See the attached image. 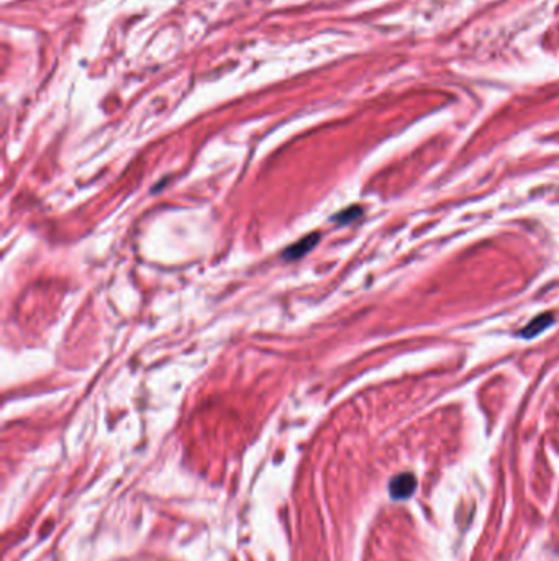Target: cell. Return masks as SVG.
Instances as JSON below:
<instances>
[{"label": "cell", "mask_w": 559, "mask_h": 561, "mask_svg": "<svg viewBox=\"0 0 559 561\" xmlns=\"http://www.w3.org/2000/svg\"><path fill=\"white\" fill-rule=\"evenodd\" d=\"M415 478L405 473V475L392 479V483H390V495L394 499H409V495L415 491Z\"/></svg>", "instance_id": "obj_1"}, {"label": "cell", "mask_w": 559, "mask_h": 561, "mask_svg": "<svg viewBox=\"0 0 559 561\" xmlns=\"http://www.w3.org/2000/svg\"><path fill=\"white\" fill-rule=\"evenodd\" d=\"M320 238L318 233H312V235L305 237L303 240H298L296 245H292L291 248H287L284 252V258L286 259H298L302 258L303 254H307L310 249L317 245V240Z\"/></svg>", "instance_id": "obj_2"}, {"label": "cell", "mask_w": 559, "mask_h": 561, "mask_svg": "<svg viewBox=\"0 0 559 561\" xmlns=\"http://www.w3.org/2000/svg\"><path fill=\"white\" fill-rule=\"evenodd\" d=\"M553 322H555V317H553L551 314H541L531 320V322L520 331V335H522L523 339H533V336L540 335L541 331H545L548 326H551Z\"/></svg>", "instance_id": "obj_3"}, {"label": "cell", "mask_w": 559, "mask_h": 561, "mask_svg": "<svg viewBox=\"0 0 559 561\" xmlns=\"http://www.w3.org/2000/svg\"><path fill=\"white\" fill-rule=\"evenodd\" d=\"M361 214H362L361 207H350V209H346L343 212H340V214H336L335 220L340 222V223H348V222L356 220Z\"/></svg>", "instance_id": "obj_4"}]
</instances>
